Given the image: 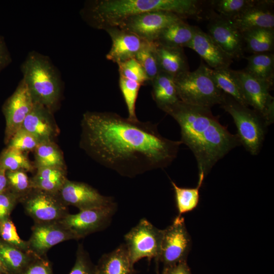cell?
<instances>
[{
	"mask_svg": "<svg viewBox=\"0 0 274 274\" xmlns=\"http://www.w3.org/2000/svg\"><path fill=\"white\" fill-rule=\"evenodd\" d=\"M211 75L216 84L223 93L241 105L249 107L233 70L230 68H211Z\"/></svg>",
	"mask_w": 274,
	"mask_h": 274,
	"instance_id": "cell-28",
	"label": "cell"
},
{
	"mask_svg": "<svg viewBox=\"0 0 274 274\" xmlns=\"http://www.w3.org/2000/svg\"><path fill=\"white\" fill-rule=\"evenodd\" d=\"M20 69L34 101L54 111L60 98L62 82L50 58L32 51L28 53Z\"/></svg>",
	"mask_w": 274,
	"mask_h": 274,
	"instance_id": "cell-4",
	"label": "cell"
},
{
	"mask_svg": "<svg viewBox=\"0 0 274 274\" xmlns=\"http://www.w3.org/2000/svg\"><path fill=\"white\" fill-rule=\"evenodd\" d=\"M241 87L249 106L252 107L268 126L274 121V99L269 87L244 70L235 71Z\"/></svg>",
	"mask_w": 274,
	"mask_h": 274,
	"instance_id": "cell-11",
	"label": "cell"
},
{
	"mask_svg": "<svg viewBox=\"0 0 274 274\" xmlns=\"http://www.w3.org/2000/svg\"><path fill=\"white\" fill-rule=\"evenodd\" d=\"M20 199L17 195L8 188L0 194V221L10 218L12 211Z\"/></svg>",
	"mask_w": 274,
	"mask_h": 274,
	"instance_id": "cell-41",
	"label": "cell"
},
{
	"mask_svg": "<svg viewBox=\"0 0 274 274\" xmlns=\"http://www.w3.org/2000/svg\"><path fill=\"white\" fill-rule=\"evenodd\" d=\"M70 239L77 238L58 221L34 223L27 242L32 253L39 256L47 257V253L52 247Z\"/></svg>",
	"mask_w": 274,
	"mask_h": 274,
	"instance_id": "cell-16",
	"label": "cell"
},
{
	"mask_svg": "<svg viewBox=\"0 0 274 274\" xmlns=\"http://www.w3.org/2000/svg\"><path fill=\"white\" fill-rule=\"evenodd\" d=\"M155 46V42L150 43L141 49L134 57L141 65L150 82L160 72Z\"/></svg>",
	"mask_w": 274,
	"mask_h": 274,
	"instance_id": "cell-34",
	"label": "cell"
},
{
	"mask_svg": "<svg viewBox=\"0 0 274 274\" xmlns=\"http://www.w3.org/2000/svg\"><path fill=\"white\" fill-rule=\"evenodd\" d=\"M161 274H191V272L186 261H184L163 268Z\"/></svg>",
	"mask_w": 274,
	"mask_h": 274,
	"instance_id": "cell-44",
	"label": "cell"
},
{
	"mask_svg": "<svg viewBox=\"0 0 274 274\" xmlns=\"http://www.w3.org/2000/svg\"><path fill=\"white\" fill-rule=\"evenodd\" d=\"M8 188L6 170L0 167V194Z\"/></svg>",
	"mask_w": 274,
	"mask_h": 274,
	"instance_id": "cell-45",
	"label": "cell"
},
{
	"mask_svg": "<svg viewBox=\"0 0 274 274\" xmlns=\"http://www.w3.org/2000/svg\"><path fill=\"white\" fill-rule=\"evenodd\" d=\"M6 175L8 189L17 195L20 199L32 189L30 178H28L25 171L23 170L6 171Z\"/></svg>",
	"mask_w": 274,
	"mask_h": 274,
	"instance_id": "cell-36",
	"label": "cell"
},
{
	"mask_svg": "<svg viewBox=\"0 0 274 274\" xmlns=\"http://www.w3.org/2000/svg\"><path fill=\"white\" fill-rule=\"evenodd\" d=\"M120 77L135 81L141 85L150 82L144 69L135 58L118 64Z\"/></svg>",
	"mask_w": 274,
	"mask_h": 274,
	"instance_id": "cell-37",
	"label": "cell"
},
{
	"mask_svg": "<svg viewBox=\"0 0 274 274\" xmlns=\"http://www.w3.org/2000/svg\"><path fill=\"white\" fill-rule=\"evenodd\" d=\"M155 51L160 71L175 78L189 71L183 48L164 46L156 42Z\"/></svg>",
	"mask_w": 274,
	"mask_h": 274,
	"instance_id": "cell-22",
	"label": "cell"
},
{
	"mask_svg": "<svg viewBox=\"0 0 274 274\" xmlns=\"http://www.w3.org/2000/svg\"><path fill=\"white\" fill-rule=\"evenodd\" d=\"M82 127L81 145L87 152L128 177L169 165L182 144L162 136L156 124L131 121L113 112H86Z\"/></svg>",
	"mask_w": 274,
	"mask_h": 274,
	"instance_id": "cell-1",
	"label": "cell"
},
{
	"mask_svg": "<svg viewBox=\"0 0 274 274\" xmlns=\"http://www.w3.org/2000/svg\"><path fill=\"white\" fill-rule=\"evenodd\" d=\"M209 14L207 33L232 59L243 58L244 42L242 33L230 19L214 11Z\"/></svg>",
	"mask_w": 274,
	"mask_h": 274,
	"instance_id": "cell-13",
	"label": "cell"
},
{
	"mask_svg": "<svg viewBox=\"0 0 274 274\" xmlns=\"http://www.w3.org/2000/svg\"><path fill=\"white\" fill-rule=\"evenodd\" d=\"M20 274H53L47 257L36 255Z\"/></svg>",
	"mask_w": 274,
	"mask_h": 274,
	"instance_id": "cell-42",
	"label": "cell"
},
{
	"mask_svg": "<svg viewBox=\"0 0 274 274\" xmlns=\"http://www.w3.org/2000/svg\"><path fill=\"white\" fill-rule=\"evenodd\" d=\"M0 167L6 171H32L33 166L23 152L8 146L0 156Z\"/></svg>",
	"mask_w": 274,
	"mask_h": 274,
	"instance_id": "cell-32",
	"label": "cell"
},
{
	"mask_svg": "<svg viewBox=\"0 0 274 274\" xmlns=\"http://www.w3.org/2000/svg\"><path fill=\"white\" fill-rule=\"evenodd\" d=\"M220 105L232 117L240 144L251 154L257 155L267 127L263 119L253 109L241 105L225 93Z\"/></svg>",
	"mask_w": 274,
	"mask_h": 274,
	"instance_id": "cell-6",
	"label": "cell"
},
{
	"mask_svg": "<svg viewBox=\"0 0 274 274\" xmlns=\"http://www.w3.org/2000/svg\"><path fill=\"white\" fill-rule=\"evenodd\" d=\"M67 179L65 168L40 167L30 178L32 188L58 193Z\"/></svg>",
	"mask_w": 274,
	"mask_h": 274,
	"instance_id": "cell-26",
	"label": "cell"
},
{
	"mask_svg": "<svg viewBox=\"0 0 274 274\" xmlns=\"http://www.w3.org/2000/svg\"><path fill=\"white\" fill-rule=\"evenodd\" d=\"M247 65L244 70L266 84L272 90L274 83V55L271 52L253 54L247 57Z\"/></svg>",
	"mask_w": 274,
	"mask_h": 274,
	"instance_id": "cell-24",
	"label": "cell"
},
{
	"mask_svg": "<svg viewBox=\"0 0 274 274\" xmlns=\"http://www.w3.org/2000/svg\"><path fill=\"white\" fill-rule=\"evenodd\" d=\"M63 202L80 211L102 207L114 202L113 197L101 195L88 184L67 179L58 192Z\"/></svg>",
	"mask_w": 274,
	"mask_h": 274,
	"instance_id": "cell-15",
	"label": "cell"
},
{
	"mask_svg": "<svg viewBox=\"0 0 274 274\" xmlns=\"http://www.w3.org/2000/svg\"><path fill=\"white\" fill-rule=\"evenodd\" d=\"M36 256L22 251L0 238V259L8 274H20Z\"/></svg>",
	"mask_w": 274,
	"mask_h": 274,
	"instance_id": "cell-27",
	"label": "cell"
},
{
	"mask_svg": "<svg viewBox=\"0 0 274 274\" xmlns=\"http://www.w3.org/2000/svg\"><path fill=\"white\" fill-rule=\"evenodd\" d=\"M163 230L156 228L146 219H141L124 236L132 264L134 265L144 258L158 260Z\"/></svg>",
	"mask_w": 274,
	"mask_h": 274,
	"instance_id": "cell-7",
	"label": "cell"
},
{
	"mask_svg": "<svg viewBox=\"0 0 274 274\" xmlns=\"http://www.w3.org/2000/svg\"><path fill=\"white\" fill-rule=\"evenodd\" d=\"M246 48L253 54L270 52L274 47V29L258 28L242 33Z\"/></svg>",
	"mask_w": 274,
	"mask_h": 274,
	"instance_id": "cell-29",
	"label": "cell"
},
{
	"mask_svg": "<svg viewBox=\"0 0 274 274\" xmlns=\"http://www.w3.org/2000/svg\"><path fill=\"white\" fill-rule=\"evenodd\" d=\"M0 238L22 251L31 252L27 241H24L19 237L10 217L0 221Z\"/></svg>",
	"mask_w": 274,
	"mask_h": 274,
	"instance_id": "cell-38",
	"label": "cell"
},
{
	"mask_svg": "<svg viewBox=\"0 0 274 274\" xmlns=\"http://www.w3.org/2000/svg\"><path fill=\"white\" fill-rule=\"evenodd\" d=\"M174 80L178 97L186 104L211 109L223 99L224 93L213 80L211 68L202 61L196 70L182 73Z\"/></svg>",
	"mask_w": 274,
	"mask_h": 274,
	"instance_id": "cell-5",
	"label": "cell"
},
{
	"mask_svg": "<svg viewBox=\"0 0 274 274\" xmlns=\"http://www.w3.org/2000/svg\"><path fill=\"white\" fill-rule=\"evenodd\" d=\"M273 1L258 0L256 5L230 20L241 33L258 28L273 29Z\"/></svg>",
	"mask_w": 274,
	"mask_h": 274,
	"instance_id": "cell-19",
	"label": "cell"
},
{
	"mask_svg": "<svg viewBox=\"0 0 274 274\" xmlns=\"http://www.w3.org/2000/svg\"><path fill=\"white\" fill-rule=\"evenodd\" d=\"M191 245L190 236L184 219L178 216L172 224L163 230V236L159 256L163 268L186 261Z\"/></svg>",
	"mask_w": 274,
	"mask_h": 274,
	"instance_id": "cell-10",
	"label": "cell"
},
{
	"mask_svg": "<svg viewBox=\"0 0 274 274\" xmlns=\"http://www.w3.org/2000/svg\"><path fill=\"white\" fill-rule=\"evenodd\" d=\"M198 184L195 188L180 187L174 182H171L179 215L190 212L197 206L199 200V189L205 178L203 173L198 174Z\"/></svg>",
	"mask_w": 274,
	"mask_h": 274,
	"instance_id": "cell-30",
	"label": "cell"
},
{
	"mask_svg": "<svg viewBox=\"0 0 274 274\" xmlns=\"http://www.w3.org/2000/svg\"><path fill=\"white\" fill-rule=\"evenodd\" d=\"M76 255L74 265L69 274H96L95 265L82 244L79 245Z\"/></svg>",
	"mask_w": 274,
	"mask_h": 274,
	"instance_id": "cell-40",
	"label": "cell"
},
{
	"mask_svg": "<svg viewBox=\"0 0 274 274\" xmlns=\"http://www.w3.org/2000/svg\"><path fill=\"white\" fill-rule=\"evenodd\" d=\"M195 26H191L181 19L165 28L155 42L173 47H185L191 41Z\"/></svg>",
	"mask_w": 274,
	"mask_h": 274,
	"instance_id": "cell-25",
	"label": "cell"
},
{
	"mask_svg": "<svg viewBox=\"0 0 274 274\" xmlns=\"http://www.w3.org/2000/svg\"><path fill=\"white\" fill-rule=\"evenodd\" d=\"M117 209V204L80 211L75 214H68L58 222L77 239L100 231L107 227Z\"/></svg>",
	"mask_w": 274,
	"mask_h": 274,
	"instance_id": "cell-9",
	"label": "cell"
},
{
	"mask_svg": "<svg viewBox=\"0 0 274 274\" xmlns=\"http://www.w3.org/2000/svg\"><path fill=\"white\" fill-rule=\"evenodd\" d=\"M119 83L127 107L128 114L127 118L133 121L139 120L135 113V104L142 85L135 81L122 77L119 78Z\"/></svg>",
	"mask_w": 274,
	"mask_h": 274,
	"instance_id": "cell-35",
	"label": "cell"
},
{
	"mask_svg": "<svg viewBox=\"0 0 274 274\" xmlns=\"http://www.w3.org/2000/svg\"><path fill=\"white\" fill-rule=\"evenodd\" d=\"M185 47L196 52L211 69L229 68L232 62V58L207 33L197 26L192 39Z\"/></svg>",
	"mask_w": 274,
	"mask_h": 274,
	"instance_id": "cell-18",
	"label": "cell"
},
{
	"mask_svg": "<svg viewBox=\"0 0 274 274\" xmlns=\"http://www.w3.org/2000/svg\"><path fill=\"white\" fill-rule=\"evenodd\" d=\"M12 62L11 54L4 38L0 36V72Z\"/></svg>",
	"mask_w": 274,
	"mask_h": 274,
	"instance_id": "cell-43",
	"label": "cell"
},
{
	"mask_svg": "<svg viewBox=\"0 0 274 274\" xmlns=\"http://www.w3.org/2000/svg\"><path fill=\"white\" fill-rule=\"evenodd\" d=\"M0 274H8L7 269L0 259Z\"/></svg>",
	"mask_w": 274,
	"mask_h": 274,
	"instance_id": "cell-46",
	"label": "cell"
},
{
	"mask_svg": "<svg viewBox=\"0 0 274 274\" xmlns=\"http://www.w3.org/2000/svg\"><path fill=\"white\" fill-rule=\"evenodd\" d=\"M52 112L44 106L35 102L21 127L35 136L40 142L52 140L57 132Z\"/></svg>",
	"mask_w": 274,
	"mask_h": 274,
	"instance_id": "cell-20",
	"label": "cell"
},
{
	"mask_svg": "<svg viewBox=\"0 0 274 274\" xmlns=\"http://www.w3.org/2000/svg\"><path fill=\"white\" fill-rule=\"evenodd\" d=\"M105 30L112 40V46L106 58L117 64L134 58L141 49L151 43L118 27H110Z\"/></svg>",
	"mask_w": 274,
	"mask_h": 274,
	"instance_id": "cell-17",
	"label": "cell"
},
{
	"mask_svg": "<svg viewBox=\"0 0 274 274\" xmlns=\"http://www.w3.org/2000/svg\"><path fill=\"white\" fill-rule=\"evenodd\" d=\"M166 113L179 125L181 141L193 153L198 174L203 173L205 177L218 160L241 145L237 135L222 125L210 108L180 100Z\"/></svg>",
	"mask_w": 274,
	"mask_h": 274,
	"instance_id": "cell-2",
	"label": "cell"
},
{
	"mask_svg": "<svg viewBox=\"0 0 274 274\" xmlns=\"http://www.w3.org/2000/svg\"><path fill=\"white\" fill-rule=\"evenodd\" d=\"M40 143L35 136L21 127L12 136L8 143V146L24 152L35 151Z\"/></svg>",
	"mask_w": 274,
	"mask_h": 274,
	"instance_id": "cell-39",
	"label": "cell"
},
{
	"mask_svg": "<svg viewBox=\"0 0 274 274\" xmlns=\"http://www.w3.org/2000/svg\"><path fill=\"white\" fill-rule=\"evenodd\" d=\"M35 166L40 167H63L64 164L62 155L56 144L52 141L40 142L36 149Z\"/></svg>",
	"mask_w": 274,
	"mask_h": 274,
	"instance_id": "cell-31",
	"label": "cell"
},
{
	"mask_svg": "<svg viewBox=\"0 0 274 274\" xmlns=\"http://www.w3.org/2000/svg\"><path fill=\"white\" fill-rule=\"evenodd\" d=\"M95 271L96 274H134L125 244L104 254L95 265Z\"/></svg>",
	"mask_w": 274,
	"mask_h": 274,
	"instance_id": "cell-21",
	"label": "cell"
},
{
	"mask_svg": "<svg viewBox=\"0 0 274 274\" xmlns=\"http://www.w3.org/2000/svg\"><path fill=\"white\" fill-rule=\"evenodd\" d=\"M181 19L184 18L170 12H148L130 17L118 27L131 32L148 42H155L165 28Z\"/></svg>",
	"mask_w": 274,
	"mask_h": 274,
	"instance_id": "cell-12",
	"label": "cell"
},
{
	"mask_svg": "<svg viewBox=\"0 0 274 274\" xmlns=\"http://www.w3.org/2000/svg\"><path fill=\"white\" fill-rule=\"evenodd\" d=\"M19 202L34 223L58 222L69 214L68 206L58 193L32 188Z\"/></svg>",
	"mask_w": 274,
	"mask_h": 274,
	"instance_id": "cell-8",
	"label": "cell"
},
{
	"mask_svg": "<svg viewBox=\"0 0 274 274\" xmlns=\"http://www.w3.org/2000/svg\"><path fill=\"white\" fill-rule=\"evenodd\" d=\"M152 96L157 107L164 112L180 101L174 78L162 71L152 81Z\"/></svg>",
	"mask_w": 274,
	"mask_h": 274,
	"instance_id": "cell-23",
	"label": "cell"
},
{
	"mask_svg": "<svg viewBox=\"0 0 274 274\" xmlns=\"http://www.w3.org/2000/svg\"><path fill=\"white\" fill-rule=\"evenodd\" d=\"M35 102L24 81L22 79L13 93L3 107L6 126L5 142L8 143L14 134L20 129L32 110Z\"/></svg>",
	"mask_w": 274,
	"mask_h": 274,
	"instance_id": "cell-14",
	"label": "cell"
},
{
	"mask_svg": "<svg viewBox=\"0 0 274 274\" xmlns=\"http://www.w3.org/2000/svg\"><path fill=\"white\" fill-rule=\"evenodd\" d=\"M200 11L196 0H92L85 3L80 14L89 26L105 30L146 12H167L185 19L197 17Z\"/></svg>",
	"mask_w": 274,
	"mask_h": 274,
	"instance_id": "cell-3",
	"label": "cell"
},
{
	"mask_svg": "<svg viewBox=\"0 0 274 274\" xmlns=\"http://www.w3.org/2000/svg\"><path fill=\"white\" fill-rule=\"evenodd\" d=\"M258 0H216L211 5L218 14L231 19L256 5Z\"/></svg>",
	"mask_w": 274,
	"mask_h": 274,
	"instance_id": "cell-33",
	"label": "cell"
}]
</instances>
